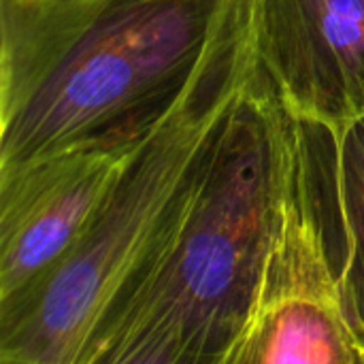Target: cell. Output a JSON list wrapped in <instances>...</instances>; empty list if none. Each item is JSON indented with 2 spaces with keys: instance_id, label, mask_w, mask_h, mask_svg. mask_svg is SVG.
I'll list each match as a JSON object with an SVG mask.
<instances>
[{
  "instance_id": "6",
  "label": "cell",
  "mask_w": 364,
  "mask_h": 364,
  "mask_svg": "<svg viewBox=\"0 0 364 364\" xmlns=\"http://www.w3.org/2000/svg\"><path fill=\"white\" fill-rule=\"evenodd\" d=\"M141 141L0 168V301L38 282L70 252Z\"/></svg>"
},
{
  "instance_id": "4",
  "label": "cell",
  "mask_w": 364,
  "mask_h": 364,
  "mask_svg": "<svg viewBox=\"0 0 364 364\" xmlns=\"http://www.w3.org/2000/svg\"><path fill=\"white\" fill-rule=\"evenodd\" d=\"M339 134L288 111L282 222L254 316L228 364H364V337L346 292Z\"/></svg>"
},
{
  "instance_id": "1",
  "label": "cell",
  "mask_w": 364,
  "mask_h": 364,
  "mask_svg": "<svg viewBox=\"0 0 364 364\" xmlns=\"http://www.w3.org/2000/svg\"><path fill=\"white\" fill-rule=\"evenodd\" d=\"M256 70L252 0H232L183 94L128 158L81 239L0 301V363L81 364L166 256Z\"/></svg>"
},
{
  "instance_id": "5",
  "label": "cell",
  "mask_w": 364,
  "mask_h": 364,
  "mask_svg": "<svg viewBox=\"0 0 364 364\" xmlns=\"http://www.w3.org/2000/svg\"><path fill=\"white\" fill-rule=\"evenodd\" d=\"M254 47L284 107L337 130L364 115V0H252Z\"/></svg>"
},
{
  "instance_id": "7",
  "label": "cell",
  "mask_w": 364,
  "mask_h": 364,
  "mask_svg": "<svg viewBox=\"0 0 364 364\" xmlns=\"http://www.w3.org/2000/svg\"><path fill=\"white\" fill-rule=\"evenodd\" d=\"M339 190L348 232L346 292L352 318L364 337V115L341 128Z\"/></svg>"
},
{
  "instance_id": "2",
  "label": "cell",
  "mask_w": 364,
  "mask_h": 364,
  "mask_svg": "<svg viewBox=\"0 0 364 364\" xmlns=\"http://www.w3.org/2000/svg\"><path fill=\"white\" fill-rule=\"evenodd\" d=\"M232 0H0V168L145 139Z\"/></svg>"
},
{
  "instance_id": "3",
  "label": "cell",
  "mask_w": 364,
  "mask_h": 364,
  "mask_svg": "<svg viewBox=\"0 0 364 364\" xmlns=\"http://www.w3.org/2000/svg\"><path fill=\"white\" fill-rule=\"evenodd\" d=\"M286 168L288 111L258 62L166 256L81 364H228L258 303Z\"/></svg>"
}]
</instances>
